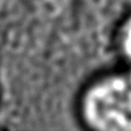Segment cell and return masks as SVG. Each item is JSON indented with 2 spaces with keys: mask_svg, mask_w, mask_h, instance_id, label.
<instances>
[{
  "mask_svg": "<svg viewBox=\"0 0 131 131\" xmlns=\"http://www.w3.org/2000/svg\"><path fill=\"white\" fill-rule=\"evenodd\" d=\"M123 48L128 59L131 60V20L128 22L123 35Z\"/></svg>",
  "mask_w": 131,
  "mask_h": 131,
  "instance_id": "obj_2",
  "label": "cell"
},
{
  "mask_svg": "<svg viewBox=\"0 0 131 131\" xmlns=\"http://www.w3.org/2000/svg\"><path fill=\"white\" fill-rule=\"evenodd\" d=\"M85 114L101 130H131V72L106 79L88 94Z\"/></svg>",
  "mask_w": 131,
  "mask_h": 131,
  "instance_id": "obj_1",
  "label": "cell"
}]
</instances>
